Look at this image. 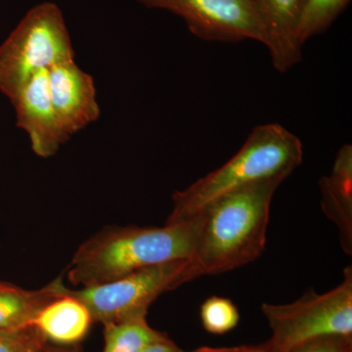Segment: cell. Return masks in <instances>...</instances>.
Wrapping results in <instances>:
<instances>
[{"instance_id":"obj_16","label":"cell","mask_w":352,"mask_h":352,"mask_svg":"<svg viewBox=\"0 0 352 352\" xmlns=\"http://www.w3.org/2000/svg\"><path fill=\"white\" fill-rule=\"evenodd\" d=\"M201 320L208 333L223 335L232 331L240 321V314L232 300L220 296L208 298L201 307Z\"/></svg>"},{"instance_id":"obj_14","label":"cell","mask_w":352,"mask_h":352,"mask_svg":"<svg viewBox=\"0 0 352 352\" xmlns=\"http://www.w3.org/2000/svg\"><path fill=\"white\" fill-rule=\"evenodd\" d=\"M162 335L148 325L146 317L104 324L103 352H140Z\"/></svg>"},{"instance_id":"obj_6","label":"cell","mask_w":352,"mask_h":352,"mask_svg":"<svg viewBox=\"0 0 352 352\" xmlns=\"http://www.w3.org/2000/svg\"><path fill=\"white\" fill-rule=\"evenodd\" d=\"M190 258L142 268L108 283L69 289L89 310L92 320L107 324L146 317L160 296L193 281Z\"/></svg>"},{"instance_id":"obj_23","label":"cell","mask_w":352,"mask_h":352,"mask_svg":"<svg viewBox=\"0 0 352 352\" xmlns=\"http://www.w3.org/2000/svg\"><path fill=\"white\" fill-rule=\"evenodd\" d=\"M43 352H69L67 351H64V349H53V347H47L44 344Z\"/></svg>"},{"instance_id":"obj_12","label":"cell","mask_w":352,"mask_h":352,"mask_svg":"<svg viewBox=\"0 0 352 352\" xmlns=\"http://www.w3.org/2000/svg\"><path fill=\"white\" fill-rule=\"evenodd\" d=\"M92 322L87 307L65 286L61 295L39 310L31 326L44 340L60 346H71L85 339Z\"/></svg>"},{"instance_id":"obj_11","label":"cell","mask_w":352,"mask_h":352,"mask_svg":"<svg viewBox=\"0 0 352 352\" xmlns=\"http://www.w3.org/2000/svg\"><path fill=\"white\" fill-rule=\"evenodd\" d=\"M321 207L324 214L337 226L340 245L352 254V146L340 148L330 175L319 180Z\"/></svg>"},{"instance_id":"obj_5","label":"cell","mask_w":352,"mask_h":352,"mask_svg":"<svg viewBox=\"0 0 352 352\" xmlns=\"http://www.w3.org/2000/svg\"><path fill=\"white\" fill-rule=\"evenodd\" d=\"M272 337L268 342L281 352L329 336L352 338V268L347 266L344 279L325 294L307 291L287 305H261Z\"/></svg>"},{"instance_id":"obj_9","label":"cell","mask_w":352,"mask_h":352,"mask_svg":"<svg viewBox=\"0 0 352 352\" xmlns=\"http://www.w3.org/2000/svg\"><path fill=\"white\" fill-rule=\"evenodd\" d=\"M11 103L15 108L16 126L27 132L36 156H54L68 141L51 102L47 69L32 76Z\"/></svg>"},{"instance_id":"obj_3","label":"cell","mask_w":352,"mask_h":352,"mask_svg":"<svg viewBox=\"0 0 352 352\" xmlns=\"http://www.w3.org/2000/svg\"><path fill=\"white\" fill-rule=\"evenodd\" d=\"M303 159L302 140L279 124L252 129L239 151L219 168L173 195L166 224L197 217L220 197L273 176H289Z\"/></svg>"},{"instance_id":"obj_7","label":"cell","mask_w":352,"mask_h":352,"mask_svg":"<svg viewBox=\"0 0 352 352\" xmlns=\"http://www.w3.org/2000/svg\"><path fill=\"white\" fill-rule=\"evenodd\" d=\"M148 8L179 16L189 31L207 41L238 43L252 39L265 45L266 32L258 0H136Z\"/></svg>"},{"instance_id":"obj_19","label":"cell","mask_w":352,"mask_h":352,"mask_svg":"<svg viewBox=\"0 0 352 352\" xmlns=\"http://www.w3.org/2000/svg\"><path fill=\"white\" fill-rule=\"evenodd\" d=\"M140 352H186L179 349L175 342H171L168 337L162 335L161 337L148 344Z\"/></svg>"},{"instance_id":"obj_20","label":"cell","mask_w":352,"mask_h":352,"mask_svg":"<svg viewBox=\"0 0 352 352\" xmlns=\"http://www.w3.org/2000/svg\"><path fill=\"white\" fill-rule=\"evenodd\" d=\"M224 352H281L271 346L270 342H265L259 346H242L224 349Z\"/></svg>"},{"instance_id":"obj_17","label":"cell","mask_w":352,"mask_h":352,"mask_svg":"<svg viewBox=\"0 0 352 352\" xmlns=\"http://www.w3.org/2000/svg\"><path fill=\"white\" fill-rule=\"evenodd\" d=\"M44 340L36 329L28 327L0 331V352H24L34 342Z\"/></svg>"},{"instance_id":"obj_22","label":"cell","mask_w":352,"mask_h":352,"mask_svg":"<svg viewBox=\"0 0 352 352\" xmlns=\"http://www.w3.org/2000/svg\"><path fill=\"white\" fill-rule=\"evenodd\" d=\"M192 352H224V349H214V347H201Z\"/></svg>"},{"instance_id":"obj_15","label":"cell","mask_w":352,"mask_h":352,"mask_svg":"<svg viewBox=\"0 0 352 352\" xmlns=\"http://www.w3.org/2000/svg\"><path fill=\"white\" fill-rule=\"evenodd\" d=\"M349 2L351 0H307L296 29V41L300 47L330 28Z\"/></svg>"},{"instance_id":"obj_18","label":"cell","mask_w":352,"mask_h":352,"mask_svg":"<svg viewBox=\"0 0 352 352\" xmlns=\"http://www.w3.org/2000/svg\"><path fill=\"white\" fill-rule=\"evenodd\" d=\"M352 338L329 336L303 342L289 352H352Z\"/></svg>"},{"instance_id":"obj_13","label":"cell","mask_w":352,"mask_h":352,"mask_svg":"<svg viewBox=\"0 0 352 352\" xmlns=\"http://www.w3.org/2000/svg\"><path fill=\"white\" fill-rule=\"evenodd\" d=\"M60 278L38 289H25L0 282V331L28 327L36 314L62 294Z\"/></svg>"},{"instance_id":"obj_21","label":"cell","mask_w":352,"mask_h":352,"mask_svg":"<svg viewBox=\"0 0 352 352\" xmlns=\"http://www.w3.org/2000/svg\"><path fill=\"white\" fill-rule=\"evenodd\" d=\"M45 340H41L38 342H34L31 346L28 347L24 352H43L44 344H45Z\"/></svg>"},{"instance_id":"obj_4","label":"cell","mask_w":352,"mask_h":352,"mask_svg":"<svg viewBox=\"0 0 352 352\" xmlns=\"http://www.w3.org/2000/svg\"><path fill=\"white\" fill-rule=\"evenodd\" d=\"M75 59L63 13L57 4L32 7L0 45V91L12 102L39 71Z\"/></svg>"},{"instance_id":"obj_10","label":"cell","mask_w":352,"mask_h":352,"mask_svg":"<svg viewBox=\"0 0 352 352\" xmlns=\"http://www.w3.org/2000/svg\"><path fill=\"white\" fill-rule=\"evenodd\" d=\"M307 0H258L267 48L274 69L286 73L302 61L296 29Z\"/></svg>"},{"instance_id":"obj_8","label":"cell","mask_w":352,"mask_h":352,"mask_svg":"<svg viewBox=\"0 0 352 352\" xmlns=\"http://www.w3.org/2000/svg\"><path fill=\"white\" fill-rule=\"evenodd\" d=\"M48 71L51 102L67 140L100 117L94 78L76 65L62 62Z\"/></svg>"},{"instance_id":"obj_2","label":"cell","mask_w":352,"mask_h":352,"mask_svg":"<svg viewBox=\"0 0 352 352\" xmlns=\"http://www.w3.org/2000/svg\"><path fill=\"white\" fill-rule=\"evenodd\" d=\"M200 214L164 227H106L80 245L68 273L75 286L108 283L142 268L191 258L200 232Z\"/></svg>"},{"instance_id":"obj_1","label":"cell","mask_w":352,"mask_h":352,"mask_svg":"<svg viewBox=\"0 0 352 352\" xmlns=\"http://www.w3.org/2000/svg\"><path fill=\"white\" fill-rule=\"evenodd\" d=\"M287 178L278 175L252 183L220 197L201 210L200 232L190 258L193 280L236 270L263 254L271 201Z\"/></svg>"}]
</instances>
